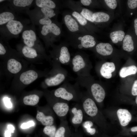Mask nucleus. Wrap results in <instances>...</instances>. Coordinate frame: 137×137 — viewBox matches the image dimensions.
Wrapping results in <instances>:
<instances>
[{
    "label": "nucleus",
    "instance_id": "nucleus-1",
    "mask_svg": "<svg viewBox=\"0 0 137 137\" xmlns=\"http://www.w3.org/2000/svg\"><path fill=\"white\" fill-rule=\"evenodd\" d=\"M30 21L28 19H18L11 21L0 26V40L7 41L17 38L28 25Z\"/></svg>",
    "mask_w": 137,
    "mask_h": 137
},
{
    "label": "nucleus",
    "instance_id": "nucleus-2",
    "mask_svg": "<svg viewBox=\"0 0 137 137\" xmlns=\"http://www.w3.org/2000/svg\"><path fill=\"white\" fill-rule=\"evenodd\" d=\"M82 94L77 83L75 85L65 83L54 92V95L56 97L68 102L72 101L76 102H80Z\"/></svg>",
    "mask_w": 137,
    "mask_h": 137
},
{
    "label": "nucleus",
    "instance_id": "nucleus-3",
    "mask_svg": "<svg viewBox=\"0 0 137 137\" xmlns=\"http://www.w3.org/2000/svg\"><path fill=\"white\" fill-rule=\"evenodd\" d=\"M26 13L29 16L32 24L35 26L48 25L52 23V20L48 17L44 7H35L32 10L27 11Z\"/></svg>",
    "mask_w": 137,
    "mask_h": 137
},
{
    "label": "nucleus",
    "instance_id": "nucleus-4",
    "mask_svg": "<svg viewBox=\"0 0 137 137\" xmlns=\"http://www.w3.org/2000/svg\"><path fill=\"white\" fill-rule=\"evenodd\" d=\"M70 122L73 127L75 132L78 131V128L81 126L85 117V114L80 102H76L70 108Z\"/></svg>",
    "mask_w": 137,
    "mask_h": 137
},
{
    "label": "nucleus",
    "instance_id": "nucleus-5",
    "mask_svg": "<svg viewBox=\"0 0 137 137\" xmlns=\"http://www.w3.org/2000/svg\"><path fill=\"white\" fill-rule=\"evenodd\" d=\"M21 40L24 45L33 48L37 44L40 43L35 25L32 24L26 27L22 33Z\"/></svg>",
    "mask_w": 137,
    "mask_h": 137
},
{
    "label": "nucleus",
    "instance_id": "nucleus-6",
    "mask_svg": "<svg viewBox=\"0 0 137 137\" xmlns=\"http://www.w3.org/2000/svg\"><path fill=\"white\" fill-rule=\"evenodd\" d=\"M33 0H6L4 2L5 5L10 9L19 13H25L34 4Z\"/></svg>",
    "mask_w": 137,
    "mask_h": 137
},
{
    "label": "nucleus",
    "instance_id": "nucleus-7",
    "mask_svg": "<svg viewBox=\"0 0 137 137\" xmlns=\"http://www.w3.org/2000/svg\"><path fill=\"white\" fill-rule=\"evenodd\" d=\"M56 98L57 100L52 105L53 109L60 120L66 119L70 108L69 102Z\"/></svg>",
    "mask_w": 137,
    "mask_h": 137
},
{
    "label": "nucleus",
    "instance_id": "nucleus-8",
    "mask_svg": "<svg viewBox=\"0 0 137 137\" xmlns=\"http://www.w3.org/2000/svg\"><path fill=\"white\" fill-rule=\"evenodd\" d=\"M73 71L78 76L85 77V71L87 63L84 58L80 55L75 56L70 62Z\"/></svg>",
    "mask_w": 137,
    "mask_h": 137
},
{
    "label": "nucleus",
    "instance_id": "nucleus-9",
    "mask_svg": "<svg viewBox=\"0 0 137 137\" xmlns=\"http://www.w3.org/2000/svg\"><path fill=\"white\" fill-rule=\"evenodd\" d=\"M4 2H3V4L2 3L0 4V26L4 25L11 21L20 19L15 12L9 9Z\"/></svg>",
    "mask_w": 137,
    "mask_h": 137
},
{
    "label": "nucleus",
    "instance_id": "nucleus-10",
    "mask_svg": "<svg viewBox=\"0 0 137 137\" xmlns=\"http://www.w3.org/2000/svg\"><path fill=\"white\" fill-rule=\"evenodd\" d=\"M67 76L66 71L62 68L54 76L46 78L45 82L48 87L57 86L63 82L66 78Z\"/></svg>",
    "mask_w": 137,
    "mask_h": 137
},
{
    "label": "nucleus",
    "instance_id": "nucleus-11",
    "mask_svg": "<svg viewBox=\"0 0 137 137\" xmlns=\"http://www.w3.org/2000/svg\"><path fill=\"white\" fill-rule=\"evenodd\" d=\"M137 41V38L132 29L126 33L122 42V47L125 51L128 52L133 51L134 49V43Z\"/></svg>",
    "mask_w": 137,
    "mask_h": 137
},
{
    "label": "nucleus",
    "instance_id": "nucleus-12",
    "mask_svg": "<svg viewBox=\"0 0 137 137\" xmlns=\"http://www.w3.org/2000/svg\"><path fill=\"white\" fill-rule=\"evenodd\" d=\"M49 33H52L55 36H58L60 34L61 30L59 27L53 23L49 25L39 26L38 34L40 37L42 38Z\"/></svg>",
    "mask_w": 137,
    "mask_h": 137
},
{
    "label": "nucleus",
    "instance_id": "nucleus-13",
    "mask_svg": "<svg viewBox=\"0 0 137 137\" xmlns=\"http://www.w3.org/2000/svg\"><path fill=\"white\" fill-rule=\"evenodd\" d=\"M90 91L92 96L97 102H102L105 98V92L104 89L99 84L94 83L90 87Z\"/></svg>",
    "mask_w": 137,
    "mask_h": 137
},
{
    "label": "nucleus",
    "instance_id": "nucleus-14",
    "mask_svg": "<svg viewBox=\"0 0 137 137\" xmlns=\"http://www.w3.org/2000/svg\"><path fill=\"white\" fill-rule=\"evenodd\" d=\"M113 15V13L110 12L99 11L94 13L93 18L94 22L105 24L111 21Z\"/></svg>",
    "mask_w": 137,
    "mask_h": 137
},
{
    "label": "nucleus",
    "instance_id": "nucleus-15",
    "mask_svg": "<svg viewBox=\"0 0 137 137\" xmlns=\"http://www.w3.org/2000/svg\"><path fill=\"white\" fill-rule=\"evenodd\" d=\"M72 134L66 119L60 120V125L57 129L55 137H72Z\"/></svg>",
    "mask_w": 137,
    "mask_h": 137
},
{
    "label": "nucleus",
    "instance_id": "nucleus-16",
    "mask_svg": "<svg viewBox=\"0 0 137 137\" xmlns=\"http://www.w3.org/2000/svg\"><path fill=\"white\" fill-rule=\"evenodd\" d=\"M96 50L97 52L100 55L108 56L112 54L113 52V49L110 43L101 42L97 45Z\"/></svg>",
    "mask_w": 137,
    "mask_h": 137
},
{
    "label": "nucleus",
    "instance_id": "nucleus-17",
    "mask_svg": "<svg viewBox=\"0 0 137 137\" xmlns=\"http://www.w3.org/2000/svg\"><path fill=\"white\" fill-rule=\"evenodd\" d=\"M38 77L36 72L33 70H29L22 73L20 76V79L24 84L27 85L33 82Z\"/></svg>",
    "mask_w": 137,
    "mask_h": 137
},
{
    "label": "nucleus",
    "instance_id": "nucleus-18",
    "mask_svg": "<svg viewBox=\"0 0 137 137\" xmlns=\"http://www.w3.org/2000/svg\"><path fill=\"white\" fill-rule=\"evenodd\" d=\"M117 113L120 124L123 126L127 125L131 119V114L126 109H119Z\"/></svg>",
    "mask_w": 137,
    "mask_h": 137
},
{
    "label": "nucleus",
    "instance_id": "nucleus-19",
    "mask_svg": "<svg viewBox=\"0 0 137 137\" xmlns=\"http://www.w3.org/2000/svg\"><path fill=\"white\" fill-rule=\"evenodd\" d=\"M126 33L121 28H117L112 30L110 33L109 37L112 42L116 44L122 42Z\"/></svg>",
    "mask_w": 137,
    "mask_h": 137
},
{
    "label": "nucleus",
    "instance_id": "nucleus-20",
    "mask_svg": "<svg viewBox=\"0 0 137 137\" xmlns=\"http://www.w3.org/2000/svg\"><path fill=\"white\" fill-rule=\"evenodd\" d=\"M115 68L114 63L112 62H107L102 64L100 70L101 75L105 78L109 79L112 76V73Z\"/></svg>",
    "mask_w": 137,
    "mask_h": 137
},
{
    "label": "nucleus",
    "instance_id": "nucleus-21",
    "mask_svg": "<svg viewBox=\"0 0 137 137\" xmlns=\"http://www.w3.org/2000/svg\"><path fill=\"white\" fill-rule=\"evenodd\" d=\"M36 118L43 125L45 126L54 124V119L52 115H46L43 112L38 111Z\"/></svg>",
    "mask_w": 137,
    "mask_h": 137
},
{
    "label": "nucleus",
    "instance_id": "nucleus-22",
    "mask_svg": "<svg viewBox=\"0 0 137 137\" xmlns=\"http://www.w3.org/2000/svg\"><path fill=\"white\" fill-rule=\"evenodd\" d=\"M59 63L63 64H68L70 63L71 57L67 47L65 46L61 47L58 57L57 59Z\"/></svg>",
    "mask_w": 137,
    "mask_h": 137
},
{
    "label": "nucleus",
    "instance_id": "nucleus-23",
    "mask_svg": "<svg viewBox=\"0 0 137 137\" xmlns=\"http://www.w3.org/2000/svg\"><path fill=\"white\" fill-rule=\"evenodd\" d=\"M93 126L94 123L92 121L84 118L81 125L84 132L91 136L95 135L96 132V129Z\"/></svg>",
    "mask_w": 137,
    "mask_h": 137
},
{
    "label": "nucleus",
    "instance_id": "nucleus-24",
    "mask_svg": "<svg viewBox=\"0 0 137 137\" xmlns=\"http://www.w3.org/2000/svg\"><path fill=\"white\" fill-rule=\"evenodd\" d=\"M21 63L14 59H10L8 61L7 68L8 70L13 74L18 73L21 69Z\"/></svg>",
    "mask_w": 137,
    "mask_h": 137
},
{
    "label": "nucleus",
    "instance_id": "nucleus-25",
    "mask_svg": "<svg viewBox=\"0 0 137 137\" xmlns=\"http://www.w3.org/2000/svg\"><path fill=\"white\" fill-rule=\"evenodd\" d=\"M64 21L67 27L71 31L75 32L79 30L78 24L70 15H66L64 17Z\"/></svg>",
    "mask_w": 137,
    "mask_h": 137
},
{
    "label": "nucleus",
    "instance_id": "nucleus-26",
    "mask_svg": "<svg viewBox=\"0 0 137 137\" xmlns=\"http://www.w3.org/2000/svg\"><path fill=\"white\" fill-rule=\"evenodd\" d=\"M81 43L83 47L85 48L93 47L96 44L94 37L89 35L84 36L81 40Z\"/></svg>",
    "mask_w": 137,
    "mask_h": 137
},
{
    "label": "nucleus",
    "instance_id": "nucleus-27",
    "mask_svg": "<svg viewBox=\"0 0 137 137\" xmlns=\"http://www.w3.org/2000/svg\"><path fill=\"white\" fill-rule=\"evenodd\" d=\"M21 52L24 56L28 58H34L38 56L37 52L34 48L25 45H23L22 48Z\"/></svg>",
    "mask_w": 137,
    "mask_h": 137
},
{
    "label": "nucleus",
    "instance_id": "nucleus-28",
    "mask_svg": "<svg viewBox=\"0 0 137 137\" xmlns=\"http://www.w3.org/2000/svg\"><path fill=\"white\" fill-rule=\"evenodd\" d=\"M137 72V67L133 65L128 67H124L121 68L119 72V75L122 78L136 74Z\"/></svg>",
    "mask_w": 137,
    "mask_h": 137
},
{
    "label": "nucleus",
    "instance_id": "nucleus-29",
    "mask_svg": "<svg viewBox=\"0 0 137 137\" xmlns=\"http://www.w3.org/2000/svg\"><path fill=\"white\" fill-rule=\"evenodd\" d=\"M34 5L35 7L39 8L46 7L52 9L55 8L56 6L55 3L51 0H35Z\"/></svg>",
    "mask_w": 137,
    "mask_h": 137
},
{
    "label": "nucleus",
    "instance_id": "nucleus-30",
    "mask_svg": "<svg viewBox=\"0 0 137 137\" xmlns=\"http://www.w3.org/2000/svg\"><path fill=\"white\" fill-rule=\"evenodd\" d=\"M39 99V97L37 95H30L24 97L23 99V102L25 105L33 106L38 103Z\"/></svg>",
    "mask_w": 137,
    "mask_h": 137
},
{
    "label": "nucleus",
    "instance_id": "nucleus-31",
    "mask_svg": "<svg viewBox=\"0 0 137 137\" xmlns=\"http://www.w3.org/2000/svg\"><path fill=\"white\" fill-rule=\"evenodd\" d=\"M105 7L113 13V11L117 8L119 1L116 0H104L103 1Z\"/></svg>",
    "mask_w": 137,
    "mask_h": 137
},
{
    "label": "nucleus",
    "instance_id": "nucleus-32",
    "mask_svg": "<svg viewBox=\"0 0 137 137\" xmlns=\"http://www.w3.org/2000/svg\"><path fill=\"white\" fill-rule=\"evenodd\" d=\"M57 129L54 125L45 126L43 131L44 134L48 137H55Z\"/></svg>",
    "mask_w": 137,
    "mask_h": 137
},
{
    "label": "nucleus",
    "instance_id": "nucleus-33",
    "mask_svg": "<svg viewBox=\"0 0 137 137\" xmlns=\"http://www.w3.org/2000/svg\"><path fill=\"white\" fill-rule=\"evenodd\" d=\"M127 4L129 13L132 15L137 10V0H128Z\"/></svg>",
    "mask_w": 137,
    "mask_h": 137
},
{
    "label": "nucleus",
    "instance_id": "nucleus-34",
    "mask_svg": "<svg viewBox=\"0 0 137 137\" xmlns=\"http://www.w3.org/2000/svg\"><path fill=\"white\" fill-rule=\"evenodd\" d=\"M93 12L88 9L83 8L80 12V14L87 20L91 22H94L93 18Z\"/></svg>",
    "mask_w": 137,
    "mask_h": 137
},
{
    "label": "nucleus",
    "instance_id": "nucleus-35",
    "mask_svg": "<svg viewBox=\"0 0 137 137\" xmlns=\"http://www.w3.org/2000/svg\"><path fill=\"white\" fill-rule=\"evenodd\" d=\"M72 14L81 25L84 26L87 24V20L79 13L74 11L72 13Z\"/></svg>",
    "mask_w": 137,
    "mask_h": 137
},
{
    "label": "nucleus",
    "instance_id": "nucleus-36",
    "mask_svg": "<svg viewBox=\"0 0 137 137\" xmlns=\"http://www.w3.org/2000/svg\"><path fill=\"white\" fill-rule=\"evenodd\" d=\"M132 25V30L137 38V15H135L133 19Z\"/></svg>",
    "mask_w": 137,
    "mask_h": 137
},
{
    "label": "nucleus",
    "instance_id": "nucleus-37",
    "mask_svg": "<svg viewBox=\"0 0 137 137\" xmlns=\"http://www.w3.org/2000/svg\"><path fill=\"white\" fill-rule=\"evenodd\" d=\"M34 123L32 121L28 122L27 123H23L21 125V128L23 129H25L29 128L34 125Z\"/></svg>",
    "mask_w": 137,
    "mask_h": 137
},
{
    "label": "nucleus",
    "instance_id": "nucleus-38",
    "mask_svg": "<svg viewBox=\"0 0 137 137\" xmlns=\"http://www.w3.org/2000/svg\"><path fill=\"white\" fill-rule=\"evenodd\" d=\"M131 93L133 96L137 95V79L134 82L132 88Z\"/></svg>",
    "mask_w": 137,
    "mask_h": 137
},
{
    "label": "nucleus",
    "instance_id": "nucleus-39",
    "mask_svg": "<svg viewBox=\"0 0 137 137\" xmlns=\"http://www.w3.org/2000/svg\"><path fill=\"white\" fill-rule=\"evenodd\" d=\"M3 101L4 104L6 107L9 108L12 107V104L8 97L4 98L3 99Z\"/></svg>",
    "mask_w": 137,
    "mask_h": 137
},
{
    "label": "nucleus",
    "instance_id": "nucleus-40",
    "mask_svg": "<svg viewBox=\"0 0 137 137\" xmlns=\"http://www.w3.org/2000/svg\"><path fill=\"white\" fill-rule=\"evenodd\" d=\"M6 52V50L2 44L1 41H0V55H3L5 54Z\"/></svg>",
    "mask_w": 137,
    "mask_h": 137
},
{
    "label": "nucleus",
    "instance_id": "nucleus-41",
    "mask_svg": "<svg viewBox=\"0 0 137 137\" xmlns=\"http://www.w3.org/2000/svg\"><path fill=\"white\" fill-rule=\"evenodd\" d=\"M72 137H83V134L81 131L78 130L73 133Z\"/></svg>",
    "mask_w": 137,
    "mask_h": 137
},
{
    "label": "nucleus",
    "instance_id": "nucleus-42",
    "mask_svg": "<svg viewBox=\"0 0 137 137\" xmlns=\"http://www.w3.org/2000/svg\"><path fill=\"white\" fill-rule=\"evenodd\" d=\"M81 3L84 6H89L92 3L91 0H81Z\"/></svg>",
    "mask_w": 137,
    "mask_h": 137
},
{
    "label": "nucleus",
    "instance_id": "nucleus-43",
    "mask_svg": "<svg viewBox=\"0 0 137 137\" xmlns=\"http://www.w3.org/2000/svg\"><path fill=\"white\" fill-rule=\"evenodd\" d=\"M8 129L10 131L11 133H13L14 130V127L11 125H8L7 126Z\"/></svg>",
    "mask_w": 137,
    "mask_h": 137
},
{
    "label": "nucleus",
    "instance_id": "nucleus-44",
    "mask_svg": "<svg viewBox=\"0 0 137 137\" xmlns=\"http://www.w3.org/2000/svg\"><path fill=\"white\" fill-rule=\"evenodd\" d=\"M11 132L9 130H8L6 131L5 133V137H10Z\"/></svg>",
    "mask_w": 137,
    "mask_h": 137
},
{
    "label": "nucleus",
    "instance_id": "nucleus-45",
    "mask_svg": "<svg viewBox=\"0 0 137 137\" xmlns=\"http://www.w3.org/2000/svg\"><path fill=\"white\" fill-rule=\"evenodd\" d=\"M131 131L132 132L137 131V126L132 127L131 129Z\"/></svg>",
    "mask_w": 137,
    "mask_h": 137
},
{
    "label": "nucleus",
    "instance_id": "nucleus-46",
    "mask_svg": "<svg viewBox=\"0 0 137 137\" xmlns=\"http://www.w3.org/2000/svg\"><path fill=\"white\" fill-rule=\"evenodd\" d=\"M78 47L80 49L82 48L83 47L81 44H79L78 45Z\"/></svg>",
    "mask_w": 137,
    "mask_h": 137
},
{
    "label": "nucleus",
    "instance_id": "nucleus-47",
    "mask_svg": "<svg viewBox=\"0 0 137 137\" xmlns=\"http://www.w3.org/2000/svg\"><path fill=\"white\" fill-rule=\"evenodd\" d=\"M82 37H80L78 38V39L79 40H81L82 38Z\"/></svg>",
    "mask_w": 137,
    "mask_h": 137
},
{
    "label": "nucleus",
    "instance_id": "nucleus-48",
    "mask_svg": "<svg viewBox=\"0 0 137 137\" xmlns=\"http://www.w3.org/2000/svg\"><path fill=\"white\" fill-rule=\"evenodd\" d=\"M5 1V0H0V3H1L4 2V1Z\"/></svg>",
    "mask_w": 137,
    "mask_h": 137
},
{
    "label": "nucleus",
    "instance_id": "nucleus-49",
    "mask_svg": "<svg viewBox=\"0 0 137 137\" xmlns=\"http://www.w3.org/2000/svg\"><path fill=\"white\" fill-rule=\"evenodd\" d=\"M135 102L136 104H137V96L136 97L135 99Z\"/></svg>",
    "mask_w": 137,
    "mask_h": 137
}]
</instances>
